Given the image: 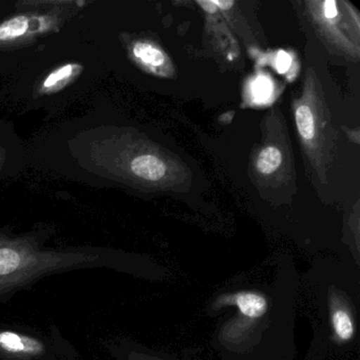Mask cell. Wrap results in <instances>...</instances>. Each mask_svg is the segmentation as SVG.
Here are the masks:
<instances>
[{
    "instance_id": "52a82bcc",
    "label": "cell",
    "mask_w": 360,
    "mask_h": 360,
    "mask_svg": "<svg viewBox=\"0 0 360 360\" xmlns=\"http://www.w3.org/2000/svg\"><path fill=\"white\" fill-rule=\"evenodd\" d=\"M132 174L147 181H158L163 178L166 167L161 160L155 155H143L132 159L130 162Z\"/></svg>"
},
{
    "instance_id": "4fadbf2b",
    "label": "cell",
    "mask_w": 360,
    "mask_h": 360,
    "mask_svg": "<svg viewBox=\"0 0 360 360\" xmlns=\"http://www.w3.org/2000/svg\"><path fill=\"white\" fill-rule=\"evenodd\" d=\"M304 360H328L323 347L315 337H311V345H309Z\"/></svg>"
},
{
    "instance_id": "e0dca14e",
    "label": "cell",
    "mask_w": 360,
    "mask_h": 360,
    "mask_svg": "<svg viewBox=\"0 0 360 360\" xmlns=\"http://www.w3.org/2000/svg\"><path fill=\"white\" fill-rule=\"evenodd\" d=\"M217 8L221 10H229L233 5L235 1L233 0H212Z\"/></svg>"
},
{
    "instance_id": "ac0fdd59",
    "label": "cell",
    "mask_w": 360,
    "mask_h": 360,
    "mask_svg": "<svg viewBox=\"0 0 360 360\" xmlns=\"http://www.w3.org/2000/svg\"><path fill=\"white\" fill-rule=\"evenodd\" d=\"M6 162V150L3 147H0V170L3 168L4 164Z\"/></svg>"
},
{
    "instance_id": "8fae6325",
    "label": "cell",
    "mask_w": 360,
    "mask_h": 360,
    "mask_svg": "<svg viewBox=\"0 0 360 360\" xmlns=\"http://www.w3.org/2000/svg\"><path fill=\"white\" fill-rule=\"evenodd\" d=\"M296 123L299 134L305 140H311L315 134L314 117L311 109L307 106H301L296 111Z\"/></svg>"
},
{
    "instance_id": "ba28073f",
    "label": "cell",
    "mask_w": 360,
    "mask_h": 360,
    "mask_svg": "<svg viewBox=\"0 0 360 360\" xmlns=\"http://www.w3.org/2000/svg\"><path fill=\"white\" fill-rule=\"evenodd\" d=\"M281 160V153L277 148L267 147V148L263 149L259 155L257 168L262 174H271L279 167Z\"/></svg>"
},
{
    "instance_id": "7a4b0ae2",
    "label": "cell",
    "mask_w": 360,
    "mask_h": 360,
    "mask_svg": "<svg viewBox=\"0 0 360 360\" xmlns=\"http://www.w3.org/2000/svg\"><path fill=\"white\" fill-rule=\"evenodd\" d=\"M301 298L328 360H359L360 265L319 257L300 276Z\"/></svg>"
},
{
    "instance_id": "7c38bea8",
    "label": "cell",
    "mask_w": 360,
    "mask_h": 360,
    "mask_svg": "<svg viewBox=\"0 0 360 360\" xmlns=\"http://www.w3.org/2000/svg\"><path fill=\"white\" fill-rule=\"evenodd\" d=\"M252 92L255 98L259 101H265L271 92V84L266 77H260L252 84Z\"/></svg>"
},
{
    "instance_id": "5b68a950",
    "label": "cell",
    "mask_w": 360,
    "mask_h": 360,
    "mask_svg": "<svg viewBox=\"0 0 360 360\" xmlns=\"http://www.w3.org/2000/svg\"><path fill=\"white\" fill-rule=\"evenodd\" d=\"M46 353L43 341L12 330H0V354L12 359H31Z\"/></svg>"
},
{
    "instance_id": "5bb4252c",
    "label": "cell",
    "mask_w": 360,
    "mask_h": 360,
    "mask_svg": "<svg viewBox=\"0 0 360 360\" xmlns=\"http://www.w3.org/2000/svg\"><path fill=\"white\" fill-rule=\"evenodd\" d=\"M290 64H292V58L285 52H279L277 60H276V66H277L278 72L284 73L288 70Z\"/></svg>"
},
{
    "instance_id": "30bf717a",
    "label": "cell",
    "mask_w": 360,
    "mask_h": 360,
    "mask_svg": "<svg viewBox=\"0 0 360 360\" xmlns=\"http://www.w3.org/2000/svg\"><path fill=\"white\" fill-rule=\"evenodd\" d=\"M125 360H183L165 352L145 347H131L126 352Z\"/></svg>"
},
{
    "instance_id": "2e32d148",
    "label": "cell",
    "mask_w": 360,
    "mask_h": 360,
    "mask_svg": "<svg viewBox=\"0 0 360 360\" xmlns=\"http://www.w3.org/2000/svg\"><path fill=\"white\" fill-rule=\"evenodd\" d=\"M197 4L207 13H214V12H217V9H218L212 0H197Z\"/></svg>"
},
{
    "instance_id": "9a60e30c",
    "label": "cell",
    "mask_w": 360,
    "mask_h": 360,
    "mask_svg": "<svg viewBox=\"0 0 360 360\" xmlns=\"http://www.w3.org/2000/svg\"><path fill=\"white\" fill-rule=\"evenodd\" d=\"M324 14L328 18H334L337 16L336 1L328 0L324 4Z\"/></svg>"
},
{
    "instance_id": "9c48e42d",
    "label": "cell",
    "mask_w": 360,
    "mask_h": 360,
    "mask_svg": "<svg viewBox=\"0 0 360 360\" xmlns=\"http://www.w3.org/2000/svg\"><path fill=\"white\" fill-rule=\"evenodd\" d=\"M134 56L139 60H142L145 64L150 66H161L164 63V56L160 50L147 43H138L134 46Z\"/></svg>"
},
{
    "instance_id": "6da1fadb",
    "label": "cell",
    "mask_w": 360,
    "mask_h": 360,
    "mask_svg": "<svg viewBox=\"0 0 360 360\" xmlns=\"http://www.w3.org/2000/svg\"><path fill=\"white\" fill-rule=\"evenodd\" d=\"M299 275L280 257L219 288L206 305L218 317L212 345L222 360H296Z\"/></svg>"
},
{
    "instance_id": "3957f363",
    "label": "cell",
    "mask_w": 360,
    "mask_h": 360,
    "mask_svg": "<svg viewBox=\"0 0 360 360\" xmlns=\"http://www.w3.org/2000/svg\"><path fill=\"white\" fill-rule=\"evenodd\" d=\"M98 260L91 252L46 250L31 238L0 235V294L47 274L87 267Z\"/></svg>"
},
{
    "instance_id": "8992f818",
    "label": "cell",
    "mask_w": 360,
    "mask_h": 360,
    "mask_svg": "<svg viewBox=\"0 0 360 360\" xmlns=\"http://www.w3.org/2000/svg\"><path fill=\"white\" fill-rule=\"evenodd\" d=\"M84 71V66L79 63H67L53 69L37 88V96H49L58 94L75 82Z\"/></svg>"
},
{
    "instance_id": "277c9868",
    "label": "cell",
    "mask_w": 360,
    "mask_h": 360,
    "mask_svg": "<svg viewBox=\"0 0 360 360\" xmlns=\"http://www.w3.org/2000/svg\"><path fill=\"white\" fill-rule=\"evenodd\" d=\"M28 10L0 22V49H11L33 43L39 37L58 32L84 3L35 1Z\"/></svg>"
}]
</instances>
